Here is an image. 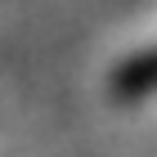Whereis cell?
I'll return each instance as SVG.
<instances>
[{
    "label": "cell",
    "mask_w": 157,
    "mask_h": 157,
    "mask_svg": "<svg viewBox=\"0 0 157 157\" xmlns=\"http://www.w3.org/2000/svg\"><path fill=\"white\" fill-rule=\"evenodd\" d=\"M108 90L121 103H135V99L157 94V45H148V49H139V54H130L126 63H117Z\"/></svg>",
    "instance_id": "obj_1"
}]
</instances>
